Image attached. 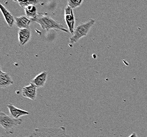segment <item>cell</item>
Listing matches in <instances>:
<instances>
[{"instance_id": "obj_6", "label": "cell", "mask_w": 147, "mask_h": 137, "mask_svg": "<svg viewBox=\"0 0 147 137\" xmlns=\"http://www.w3.org/2000/svg\"><path fill=\"white\" fill-rule=\"evenodd\" d=\"M37 88L38 87L36 85L32 83H30L29 86L23 88L22 90V95L23 97L34 101L37 96Z\"/></svg>"}, {"instance_id": "obj_4", "label": "cell", "mask_w": 147, "mask_h": 137, "mask_svg": "<svg viewBox=\"0 0 147 137\" xmlns=\"http://www.w3.org/2000/svg\"><path fill=\"white\" fill-rule=\"evenodd\" d=\"M95 23V21L93 19H90L86 22L78 25L75 29L73 35L70 38V43H75L81 38L86 36Z\"/></svg>"}, {"instance_id": "obj_5", "label": "cell", "mask_w": 147, "mask_h": 137, "mask_svg": "<svg viewBox=\"0 0 147 137\" xmlns=\"http://www.w3.org/2000/svg\"><path fill=\"white\" fill-rule=\"evenodd\" d=\"M65 20L69 32L73 34L75 30V17L73 9L68 5L65 8Z\"/></svg>"}, {"instance_id": "obj_1", "label": "cell", "mask_w": 147, "mask_h": 137, "mask_svg": "<svg viewBox=\"0 0 147 137\" xmlns=\"http://www.w3.org/2000/svg\"><path fill=\"white\" fill-rule=\"evenodd\" d=\"M24 137H70L64 126L59 127H42L36 128L28 136Z\"/></svg>"}, {"instance_id": "obj_10", "label": "cell", "mask_w": 147, "mask_h": 137, "mask_svg": "<svg viewBox=\"0 0 147 137\" xmlns=\"http://www.w3.org/2000/svg\"><path fill=\"white\" fill-rule=\"evenodd\" d=\"M14 84L13 81L10 77L9 74L4 72L1 70L0 72V87L1 88H6L10 87Z\"/></svg>"}, {"instance_id": "obj_12", "label": "cell", "mask_w": 147, "mask_h": 137, "mask_svg": "<svg viewBox=\"0 0 147 137\" xmlns=\"http://www.w3.org/2000/svg\"><path fill=\"white\" fill-rule=\"evenodd\" d=\"M0 9L9 27H13L14 24L16 22L15 17L9 11L7 10L5 7L3 6L1 3H0Z\"/></svg>"}, {"instance_id": "obj_11", "label": "cell", "mask_w": 147, "mask_h": 137, "mask_svg": "<svg viewBox=\"0 0 147 137\" xmlns=\"http://www.w3.org/2000/svg\"><path fill=\"white\" fill-rule=\"evenodd\" d=\"M48 73L46 71H43L38 74L36 77L32 80L31 83L36 85L38 88L44 87L47 81Z\"/></svg>"}, {"instance_id": "obj_14", "label": "cell", "mask_w": 147, "mask_h": 137, "mask_svg": "<svg viewBox=\"0 0 147 137\" xmlns=\"http://www.w3.org/2000/svg\"><path fill=\"white\" fill-rule=\"evenodd\" d=\"M14 2L18 3V4L20 5V7L22 8H24V9L27 7H29L31 5H36L37 4L39 1H32V0H27V1H13Z\"/></svg>"}, {"instance_id": "obj_8", "label": "cell", "mask_w": 147, "mask_h": 137, "mask_svg": "<svg viewBox=\"0 0 147 137\" xmlns=\"http://www.w3.org/2000/svg\"><path fill=\"white\" fill-rule=\"evenodd\" d=\"M31 37V32L30 29H20L18 33L19 42L21 45H24L30 40Z\"/></svg>"}, {"instance_id": "obj_13", "label": "cell", "mask_w": 147, "mask_h": 137, "mask_svg": "<svg viewBox=\"0 0 147 137\" xmlns=\"http://www.w3.org/2000/svg\"><path fill=\"white\" fill-rule=\"evenodd\" d=\"M24 11L26 17L30 18L31 20L36 17L38 14L37 13V7L34 5H31L26 7L24 9Z\"/></svg>"}, {"instance_id": "obj_7", "label": "cell", "mask_w": 147, "mask_h": 137, "mask_svg": "<svg viewBox=\"0 0 147 137\" xmlns=\"http://www.w3.org/2000/svg\"><path fill=\"white\" fill-rule=\"evenodd\" d=\"M7 107L12 117H13L15 119H20V117L22 116L30 114V113L28 111L19 109L17 107H15L12 104H7Z\"/></svg>"}, {"instance_id": "obj_3", "label": "cell", "mask_w": 147, "mask_h": 137, "mask_svg": "<svg viewBox=\"0 0 147 137\" xmlns=\"http://www.w3.org/2000/svg\"><path fill=\"white\" fill-rule=\"evenodd\" d=\"M21 119H15L13 117L7 115L3 112H0V124L7 134H12L14 130L18 126L21 124Z\"/></svg>"}, {"instance_id": "obj_15", "label": "cell", "mask_w": 147, "mask_h": 137, "mask_svg": "<svg viewBox=\"0 0 147 137\" xmlns=\"http://www.w3.org/2000/svg\"><path fill=\"white\" fill-rule=\"evenodd\" d=\"M83 2V0H68L67 1L68 6H69L72 9L80 7Z\"/></svg>"}, {"instance_id": "obj_9", "label": "cell", "mask_w": 147, "mask_h": 137, "mask_svg": "<svg viewBox=\"0 0 147 137\" xmlns=\"http://www.w3.org/2000/svg\"><path fill=\"white\" fill-rule=\"evenodd\" d=\"M15 24L20 29H30V24L31 20L26 16L15 17Z\"/></svg>"}, {"instance_id": "obj_16", "label": "cell", "mask_w": 147, "mask_h": 137, "mask_svg": "<svg viewBox=\"0 0 147 137\" xmlns=\"http://www.w3.org/2000/svg\"><path fill=\"white\" fill-rule=\"evenodd\" d=\"M129 137H138V136L137 134L135 133V132H134V133L131 134Z\"/></svg>"}, {"instance_id": "obj_2", "label": "cell", "mask_w": 147, "mask_h": 137, "mask_svg": "<svg viewBox=\"0 0 147 137\" xmlns=\"http://www.w3.org/2000/svg\"><path fill=\"white\" fill-rule=\"evenodd\" d=\"M31 21L39 24L43 30H46L47 31L50 29H54L62 31L66 33L69 32L68 30L64 27L63 24L57 22L47 14L38 13L37 17L34 19H32Z\"/></svg>"}]
</instances>
